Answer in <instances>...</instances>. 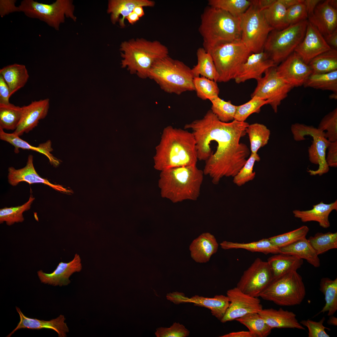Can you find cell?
Wrapping results in <instances>:
<instances>
[{"label":"cell","instance_id":"cell-8","mask_svg":"<svg viewBox=\"0 0 337 337\" xmlns=\"http://www.w3.org/2000/svg\"><path fill=\"white\" fill-rule=\"evenodd\" d=\"M308 21L306 20L283 29L273 30L269 33L263 51L277 66L291 54L303 40Z\"/></svg>","mask_w":337,"mask_h":337},{"label":"cell","instance_id":"cell-17","mask_svg":"<svg viewBox=\"0 0 337 337\" xmlns=\"http://www.w3.org/2000/svg\"><path fill=\"white\" fill-rule=\"evenodd\" d=\"M276 69L278 74L293 88L303 85L312 71L295 52L280 63Z\"/></svg>","mask_w":337,"mask_h":337},{"label":"cell","instance_id":"cell-24","mask_svg":"<svg viewBox=\"0 0 337 337\" xmlns=\"http://www.w3.org/2000/svg\"><path fill=\"white\" fill-rule=\"evenodd\" d=\"M16 308L20 316V321L15 328L7 337H10L15 331L22 329H51L56 332L59 337H66V334L69 332V328L65 322L66 318L63 315H61L56 318L50 320L46 321L28 317L24 315L19 308L16 306Z\"/></svg>","mask_w":337,"mask_h":337},{"label":"cell","instance_id":"cell-26","mask_svg":"<svg viewBox=\"0 0 337 337\" xmlns=\"http://www.w3.org/2000/svg\"><path fill=\"white\" fill-rule=\"evenodd\" d=\"M258 313L271 329L291 328L305 330L298 322L296 315L292 312L282 308L278 310L271 308L263 309Z\"/></svg>","mask_w":337,"mask_h":337},{"label":"cell","instance_id":"cell-12","mask_svg":"<svg viewBox=\"0 0 337 337\" xmlns=\"http://www.w3.org/2000/svg\"><path fill=\"white\" fill-rule=\"evenodd\" d=\"M291 131L296 141L305 140V136L312 137V144L308 149L309 160L311 163L318 165L319 167L316 170H308L310 174L321 176L327 173L330 167L326 161V152L330 142L325 137V132L312 126L299 123L292 124Z\"/></svg>","mask_w":337,"mask_h":337},{"label":"cell","instance_id":"cell-13","mask_svg":"<svg viewBox=\"0 0 337 337\" xmlns=\"http://www.w3.org/2000/svg\"><path fill=\"white\" fill-rule=\"evenodd\" d=\"M264 75L257 80V84L251 97L256 96L268 100L275 113L281 101L287 96L293 88L278 74L276 66L271 67Z\"/></svg>","mask_w":337,"mask_h":337},{"label":"cell","instance_id":"cell-10","mask_svg":"<svg viewBox=\"0 0 337 337\" xmlns=\"http://www.w3.org/2000/svg\"><path fill=\"white\" fill-rule=\"evenodd\" d=\"M18 7L19 12L27 17L39 19L56 30H59L66 18L74 22L77 19L74 14L75 6L71 0H56L50 4L23 0Z\"/></svg>","mask_w":337,"mask_h":337},{"label":"cell","instance_id":"cell-22","mask_svg":"<svg viewBox=\"0 0 337 337\" xmlns=\"http://www.w3.org/2000/svg\"><path fill=\"white\" fill-rule=\"evenodd\" d=\"M82 267L80 256L76 254L71 261L67 263L60 262L52 272L46 273L40 270L37 271V274L41 282L61 286L69 284L70 276L74 273L80 271Z\"/></svg>","mask_w":337,"mask_h":337},{"label":"cell","instance_id":"cell-45","mask_svg":"<svg viewBox=\"0 0 337 337\" xmlns=\"http://www.w3.org/2000/svg\"><path fill=\"white\" fill-rule=\"evenodd\" d=\"M212 103L211 110L221 121L228 122L234 120L237 106L230 101H226L218 96L210 100Z\"/></svg>","mask_w":337,"mask_h":337},{"label":"cell","instance_id":"cell-43","mask_svg":"<svg viewBox=\"0 0 337 337\" xmlns=\"http://www.w3.org/2000/svg\"><path fill=\"white\" fill-rule=\"evenodd\" d=\"M252 0H209L208 5L222 9L234 17H239L251 6Z\"/></svg>","mask_w":337,"mask_h":337},{"label":"cell","instance_id":"cell-21","mask_svg":"<svg viewBox=\"0 0 337 337\" xmlns=\"http://www.w3.org/2000/svg\"><path fill=\"white\" fill-rule=\"evenodd\" d=\"M322 1L308 16V21L325 36L337 29V9L331 5L330 0Z\"/></svg>","mask_w":337,"mask_h":337},{"label":"cell","instance_id":"cell-20","mask_svg":"<svg viewBox=\"0 0 337 337\" xmlns=\"http://www.w3.org/2000/svg\"><path fill=\"white\" fill-rule=\"evenodd\" d=\"M50 105L48 98L32 101L22 107V113L19 123L14 133L20 136L28 133L37 125L40 120L47 115Z\"/></svg>","mask_w":337,"mask_h":337},{"label":"cell","instance_id":"cell-52","mask_svg":"<svg viewBox=\"0 0 337 337\" xmlns=\"http://www.w3.org/2000/svg\"><path fill=\"white\" fill-rule=\"evenodd\" d=\"M304 1L287 9L286 19L289 26L307 20L308 18Z\"/></svg>","mask_w":337,"mask_h":337},{"label":"cell","instance_id":"cell-50","mask_svg":"<svg viewBox=\"0 0 337 337\" xmlns=\"http://www.w3.org/2000/svg\"><path fill=\"white\" fill-rule=\"evenodd\" d=\"M317 128L323 131H326L325 136L330 142L337 141V108L323 117Z\"/></svg>","mask_w":337,"mask_h":337},{"label":"cell","instance_id":"cell-35","mask_svg":"<svg viewBox=\"0 0 337 337\" xmlns=\"http://www.w3.org/2000/svg\"><path fill=\"white\" fill-rule=\"evenodd\" d=\"M320 290L325 296V303L317 315L327 312L328 316L333 315L337 310V278L332 280L322 278L320 282Z\"/></svg>","mask_w":337,"mask_h":337},{"label":"cell","instance_id":"cell-23","mask_svg":"<svg viewBox=\"0 0 337 337\" xmlns=\"http://www.w3.org/2000/svg\"><path fill=\"white\" fill-rule=\"evenodd\" d=\"M7 178L9 183L12 186H16L22 182H25L29 184L42 183L55 190L63 192H67V190L61 186L53 184L46 179L39 175L34 167L33 156L31 154L29 155L26 165L23 168L16 169L12 167H9Z\"/></svg>","mask_w":337,"mask_h":337},{"label":"cell","instance_id":"cell-57","mask_svg":"<svg viewBox=\"0 0 337 337\" xmlns=\"http://www.w3.org/2000/svg\"><path fill=\"white\" fill-rule=\"evenodd\" d=\"M323 37L327 43L331 48L337 49V29L331 33Z\"/></svg>","mask_w":337,"mask_h":337},{"label":"cell","instance_id":"cell-40","mask_svg":"<svg viewBox=\"0 0 337 337\" xmlns=\"http://www.w3.org/2000/svg\"><path fill=\"white\" fill-rule=\"evenodd\" d=\"M235 320L246 326L255 337H266L271 332L272 329L258 313L248 314Z\"/></svg>","mask_w":337,"mask_h":337},{"label":"cell","instance_id":"cell-38","mask_svg":"<svg viewBox=\"0 0 337 337\" xmlns=\"http://www.w3.org/2000/svg\"><path fill=\"white\" fill-rule=\"evenodd\" d=\"M246 132L249 136L251 154L257 153L260 148L266 145L271 134L266 126L258 123L249 125Z\"/></svg>","mask_w":337,"mask_h":337},{"label":"cell","instance_id":"cell-18","mask_svg":"<svg viewBox=\"0 0 337 337\" xmlns=\"http://www.w3.org/2000/svg\"><path fill=\"white\" fill-rule=\"evenodd\" d=\"M331 48L323 35L308 22L304 37L294 52L308 64L315 57Z\"/></svg>","mask_w":337,"mask_h":337},{"label":"cell","instance_id":"cell-5","mask_svg":"<svg viewBox=\"0 0 337 337\" xmlns=\"http://www.w3.org/2000/svg\"><path fill=\"white\" fill-rule=\"evenodd\" d=\"M120 50L122 67L142 79L149 78L157 61L168 56V48L160 42L143 38L122 42Z\"/></svg>","mask_w":337,"mask_h":337},{"label":"cell","instance_id":"cell-48","mask_svg":"<svg viewBox=\"0 0 337 337\" xmlns=\"http://www.w3.org/2000/svg\"><path fill=\"white\" fill-rule=\"evenodd\" d=\"M309 231L307 226H302L293 230L268 238L274 245L280 248L305 237Z\"/></svg>","mask_w":337,"mask_h":337},{"label":"cell","instance_id":"cell-15","mask_svg":"<svg viewBox=\"0 0 337 337\" xmlns=\"http://www.w3.org/2000/svg\"><path fill=\"white\" fill-rule=\"evenodd\" d=\"M227 296L230 304L220 320L222 323L235 320L248 314L258 313L263 309L258 297L246 294L237 287L228 290Z\"/></svg>","mask_w":337,"mask_h":337},{"label":"cell","instance_id":"cell-41","mask_svg":"<svg viewBox=\"0 0 337 337\" xmlns=\"http://www.w3.org/2000/svg\"><path fill=\"white\" fill-rule=\"evenodd\" d=\"M22 107L9 103H0V128L3 129L15 130L20 121Z\"/></svg>","mask_w":337,"mask_h":337},{"label":"cell","instance_id":"cell-32","mask_svg":"<svg viewBox=\"0 0 337 337\" xmlns=\"http://www.w3.org/2000/svg\"><path fill=\"white\" fill-rule=\"evenodd\" d=\"M281 253L291 255L305 259L315 267L320 266L318 255L305 237L280 248Z\"/></svg>","mask_w":337,"mask_h":337},{"label":"cell","instance_id":"cell-36","mask_svg":"<svg viewBox=\"0 0 337 337\" xmlns=\"http://www.w3.org/2000/svg\"><path fill=\"white\" fill-rule=\"evenodd\" d=\"M312 74L327 73L337 70V50L331 48L315 57L309 62Z\"/></svg>","mask_w":337,"mask_h":337},{"label":"cell","instance_id":"cell-28","mask_svg":"<svg viewBox=\"0 0 337 337\" xmlns=\"http://www.w3.org/2000/svg\"><path fill=\"white\" fill-rule=\"evenodd\" d=\"M0 139L10 144L14 147V152L19 153V149L31 150L44 154L48 159L51 165L56 167L60 164L59 160L51 153L53 150L51 142L50 140L41 144L37 147L32 146L27 142L21 139L19 136L14 133H8L5 132L3 129L0 128Z\"/></svg>","mask_w":337,"mask_h":337},{"label":"cell","instance_id":"cell-25","mask_svg":"<svg viewBox=\"0 0 337 337\" xmlns=\"http://www.w3.org/2000/svg\"><path fill=\"white\" fill-rule=\"evenodd\" d=\"M154 1L149 0H110L108 2L107 12L110 15L113 24L119 22L120 27H124L125 20L137 6L152 7Z\"/></svg>","mask_w":337,"mask_h":337},{"label":"cell","instance_id":"cell-16","mask_svg":"<svg viewBox=\"0 0 337 337\" xmlns=\"http://www.w3.org/2000/svg\"><path fill=\"white\" fill-rule=\"evenodd\" d=\"M166 298L175 304L193 303L195 306L208 308L211 310L212 315L220 321L230 304L228 297L223 295H216L213 298L195 295L189 298L182 292L176 291L167 294Z\"/></svg>","mask_w":337,"mask_h":337},{"label":"cell","instance_id":"cell-27","mask_svg":"<svg viewBox=\"0 0 337 337\" xmlns=\"http://www.w3.org/2000/svg\"><path fill=\"white\" fill-rule=\"evenodd\" d=\"M334 210L337 211V200L329 204L321 201L313 205L311 209L305 211L294 210L293 213L295 217L300 219L303 222H316L321 227L327 228L330 226L329 215Z\"/></svg>","mask_w":337,"mask_h":337},{"label":"cell","instance_id":"cell-62","mask_svg":"<svg viewBox=\"0 0 337 337\" xmlns=\"http://www.w3.org/2000/svg\"><path fill=\"white\" fill-rule=\"evenodd\" d=\"M139 18L137 14L133 12L128 16L126 19L129 23L133 24L138 21Z\"/></svg>","mask_w":337,"mask_h":337},{"label":"cell","instance_id":"cell-1","mask_svg":"<svg viewBox=\"0 0 337 337\" xmlns=\"http://www.w3.org/2000/svg\"><path fill=\"white\" fill-rule=\"evenodd\" d=\"M249 124L235 120L220 121L208 110L201 119L185 124L196 141L198 158L205 161L204 175L218 184L224 177H234L245 163L250 154L247 145L240 142L247 134Z\"/></svg>","mask_w":337,"mask_h":337},{"label":"cell","instance_id":"cell-29","mask_svg":"<svg viewBox=\"0 0 337 337\" xmlns=\"http://www.w3.org/2000/svg\"><path fill=\"white\" fill-rule=\"evenodd\" d=\"M218 244L215 237L204 233L194 240L189 247L192 258L196 262L205 263L217 251Z\"/></svg>","mask_w":337,"mask_h":337},{"label":"cell","instance_id":"cell-9","mask_svg":"<svg viewBox=\"0 0 337 337\" xmlns=\"http://www.w3.org/2000/svg\"><path fill=\"white\" fill-rule=\"evenodd\" d=\"M211 54L217 71V82H226L234 78L252 53L241 40L221 44L212 49Z\"/></svg>","mask_w":337,"mask_h":337},{"label":"cell","instance_id":"cell-39","mask_svg":"<svg viewBox=\"0 0 337 337\" xmlns=\"http://www.w3.org/2000/svg\"><path fill=\"white\" fill-rule=\"evenodd\" d=\"M286 11V8L280 0H276L270 7L263 10L269 25L274 30H278L289 26L287 21Z\"/></svg>","mask_w":337,"mask_h":337},{"label":"cell","instance_id":"cell-59","mask_svg":"<svg viewBox=\"0 0 337 337\" xmlns=\"http://www.w3.org/2000/svg\"><path fill=\"white\" fill-rule=\"evenodd\" d=\"M276 0H252L253 3L257 6L261 10L263 11L271 6Z\"/></svg>","mask_w":337,"mask_h":337},{"label":"cell","instance_id":"cell-60","mask_svg":"<svg viewBox=\"0 0 337 337\" xmlns=\"http://www.w3.org/2000/svg\"><path fill=\"white\" fill-rule=\"evenodd\" d=\"M221 337H255L250 331L233 332L220 336Z\"/></svg>","mask_w":337,"mask_h":337},{"label":"cell","instance_id":"cell-64","mask_svg":"<svg viewBox=\"0 0 337 337\" xmlns=\"http://www.w3.org/2000/svg\"><path fill=\"white\" fill-rule=\"evenodd\" d=\"M330 317L327 321V323L330 325L334 326L337 325V318L333 315L330 316Z\"/></svg>","mask_w":337,"mask_h":337},{"label":"cell","instance_id":"cell-61","mask_svg":"<svg viewBox=\"0 0 337 337\" xmlns=\"http://www.w3.org/2000/svg\"><path fill=\"white\" fill-rule=\"evenodd\" d=\"M286 9L298 3L303 2L304 0H280Z\"/></svg>","mask_w":337,"mask_h":337},{"label":"cell","instance_id":"cell-34","mask_svg":"<svg viewBox=\"0 0 337 337\" xmlns=\"http://www.w3.org/2000/svg\"><path fill=\"white\" fill-rule=\"evenodd\" d=\"M220 245L221 247L225 250L242 249L252 252H261L265 254L281 253L280 248L272 243L268 238L247 243L224 241Z\"/></svg>","mask_w":337,"mask_h":337},{"label":"cell","instance_id":"cell-6","mask_svg":"<svg viewBox=\"0 0 337 337\" xmlns=\"http://www.w3.org/2000/svg\"><path fill=\"white\" fill-rule=\"evenodd\" d=\"M149 78L169 93L180 95L186 91L195 90L192 69L182 61L168 56L155 62Z\"/></svg>","mask_w":337,"mask_h":337},{"label":"cell","instance_id":"cell-42","mask_svg":"<svg viewBox=\"0 0 337 337\" xmlns=\"http://www.w3.org/2000/svg\"><path fill=\"white\" fill-rule=\"evenodd\" d=\"M308 240L319 255L337 248V232H317Z\"/></svg>","mask_w":337,"mask_h":337},{"label":"cell","instance_id":"cell-55","mask_svg":"<svg viewBox=\"0 0 337 337\" xmlns=\"http://www.w3.org/2000/svg\"><path fill=\"white\" fill-rule=\"evenodd\" d=\"M16 0H0V15L2 17L11 13L19 12L18 6H15Z\"/></svg>","mask_w":337,"mask_h":337},{"label":"cell","instance_id":"cell-31","mask_svg":"<svg viewBox=\"0 0 337 337\" xmlns=\"http://www.w3.org/2000/svg\"><path fill=\"white\" fill-rule=\"evenodd\" d=\"M1 75L8 85L12 95L23 87L27 82L29 75L26 66L14 64L0 70Z\"/></svg>","mask_w":337,"mask_h":337},{"label":"cell","instance_id":"cell-19","mask_svg":"<svg viewBox=\"0 0 337 337\" xmlns=\"http://www.w3.org/2000/svg\"><path fill=\"white\" fill-rule=\"evenodd\" d=\"M276 66L264 51L252 53L241 67L234 78L238 84L252 79L256 81L261 78L262 74L269 68Z\"/></svg>","mask_w":337,"mask_h":337},{"label":"cell","instance_id":"cell-47","mask_svg":"<svg viewBox=\"0 0 337 337\" xmlns=\"http://www.w3.org/2000/svg\"><path fill=\"white\" fill-rule=\"evenodd\" d=\"M251 98L247 102L237 106L234 120L245 121L250 115L254 113H259L263 106L269 104L268 100H263L259 97L254 96Z\"/></svg>","mask_w":337,"mask_h":337},{"label":"cell","instance_id":"cell-46","mask_svg":"<svg viewBox=\"0 0 337 337\" xmlns=\"http://www.w3.org/2000/svg\"><path fill=\"white\" fill-rule=\"evenodd\" d=\"M194 90L201 99L210 100L218 96L219 89L217 82L203 76L195 77L193 79Z\"/></svg>","mask_w":337,"mask_h":337},{"label":"cell","instance_id":"cell-53","mask_svg":"<svg viewBox=\"0 0 337 337\" xmlns=\"http://www.w3.org/2000/svg\"><path fill=\"white\" fill-rule=\"evenodd\" d=\"M325 320V318L323 317L318 322L308 319L302 320L300 323L308 328V337H329L330 335L325 332V330H330V329L323 325Z\"/></svg>","mask_w":337,"mask_h":337},{"label":"cell","instance_id":"cell-14","mask_svg":"<svg viewBox=\"0 0 337 337\" xmlns=\"http://www.w3.org/2000/svg\"><path fill=\"white\" fill-rule=\"evenodd\" d=\"M273 279L267 262L257 258L244 271L236 287L246 294L258 297Z\"/></svg>","mask_w":337,"mask_h":337},{"label":"cell","instance_id":"cell-54","mask_svg":"<svg viewBox=\"0 0 337 337\" xmlns=\"http://www.w3.org/2000/svg\"><path fill=\"white\" fill-rule=\"evenodd\" d=\"M327 149L328 152L325 159L329 167H337V141L330 142Z\"/></svg>","mask_w":337,"mask_h":337},{"label":"cell","instance_id":"cell-44","mask_svg":"<svg viewBox=\"0 0 337 337\" xmlns=\"http://www.w3.org/2000/svg\"><path fill=\"white\" fill-rule=\"evenodd\" d=\"M35 198L31 195L28 201L23 204L16 207H5L0 209V223L5 222L11 226L15 223L22 222L24 220L23 213L29 210Z\"/></svg>","mask_w":337,"mask_h":337},{"label":"cell","instance_id":"cell-33","mask_svg":"<svg viewBox=\"0 0 337 337\" xmlns=\"http://www.w3.org/2000/svg\"><path fill=\"white\" fill-rule=\"evenodd\" d=\"M197 64L192 69L194 78L203 76L217 82L219 76L210 54L203 48H199L197 51Z\"/></svg>","mask_w":337,"mask_h":337},{"label":"cell","instance_id":"cell-2","mask_svg":"<svg viewBox=\"0 0 337 337\" xmlns=\"http://www.w3.org/2000/svg\"><path fill=\"white\" fill-rule=\"evenodd\" d=\"M154 157V168L162 171L172 168L196 165L195 140L191 132L168 126L164 129Z\"/></svg>","mask_w":337,"mask_h":337},{"label":"cell","instance_id":"cell-37","mask_svg":"<svg viewBox=\"0 0 337 337\" xmlns=\"http://www.w3.org/2000/svg\"><path fill=\"white\" fill-rule=\"evenodd\" d=\"M303 86L322 90H329L337 95V70L319 74H311Z\"/></svg>","mask_w":337,"mask_h":337},{"label":"cell","instance_id":"cell-56","mask_svg":"<svg viewBox=\"0 0 337 337\" xmlns=\"http://www.w3.org/2000/svg\"><path fill=\"white\" fill-rule=\"evenodd\" d=\"M12 95L8 85L0 75V103H10L9 99Z\"/></svg>","mask_w":337,"mask_h":337},{"label":"cell","instance_id":"cell-30","mask_svg":"<svg viewBox=\"0 0 337 337\" xmlns=\"http://www.w3.org/2000/svg\"><path fill=\"white\" fill-rule=\"evenodd\" d=\"M267 262L273 279L292 271H297L303 264L302 259L290 254L279 253L269 257Z\"/></svg>","mask_w":337,"mask_h":337},{"label":"cell","instance_id":"cell-51","mask_svg":"<svg viewBox=\"0 0 337 337\" xmlns=\"http://www.w3.org/2000/svg\"><path fill=\"white\" fill-rule=\"evenodd\" d=\"M190 331L183 325L175 322L169 328L160 327L155 334L157 337H186Z\"/></svg>","mask_w":337,"mask_h":337},{"label":"cell","instance_id":"cell-63","mask_svg":"<svg viewBox=\"0 0 337 337\" xmlns=\"http://www.w3.org/2000/svg\"><path fill=\"white\" fill-rule=\"evenodd\" d=\"M133 12L137 14L139 17H143L144 15L143 7L142 6H139L136 7L134 9Z\"/></svg>","mask_w":337,"mask_h":337},{"label":"cell","instance_id":"cell-11","mask_svg":"<svg viewBox=\"0 0 337 337\" xmlns=\"http://www.w3.org/2000/svg\"><path fill=\"white\" fill-rule=\"evenodd\" d=\"M239 17L241 41L252 53L263 51L269 34L274 29L268 23L263 11L252 2Z\"/></svg>","mask_w":337,"mask_h":337},{"label":"cell","instance_id":"cell-58","mask_svg":"<svg viewBox=\"0 0 337 337\" xmlns=\"http://www.w3.org/2000/svg\"><path fill=\"white\" fill-rule=\"evenodd\" d=\"M321 1L320 0H304L303 3L305 6L308 16L313 12L317 5Z\"/></svg>","mask_w":337,"mask_h":337},{"label":"cell","instance_id":"cell-3","mask_svg":"<svg viewBox=\"0 0 337 337\" xmlns=\"http://www.w3.org/2000/svg\"><path fill=\"white\" fill-rule=\"evenodd\" d=\"M204 175L203 171L196 165L161 171L158 185L161 197L174 203L197 200L200 195Z\"/></svg>","mask_w":337,"mask_h":337},{"label":"cell","instance_id":"cell-4","mask_svg":"<svg viewBox=\"0 0 337 337\" xmlns=\"http://www.w3.org/2000/svg\"><path fill=\"white\" fill-rule=\"evenodd\" d=\"M198 30L203 38V48L207 52L219 44L241 39L239 17L209 6L201 15Z\"/></svg>","mask_w":337,"mask_h":337},{"label":"cell","instance_id":"cell-7","mask_svg":"<svg viewBox=\"0 0 337 337\" xmlns=\"http://www.w3.org/2000/svg\"><path fill=\"white\" fill-rule=\"evenodd\" d=\"M305 295L302 276L292 271L273 279L259 297L280 306H292L300 304Z\"/></svg>","mask_w":337,"mask_h":337},{"label":"cell","instance_id":"cell-49","mask_svg":"<svg viewBox=\"0 0 337 337\" xmlns=\"http://www.w3.org/2000/svg\"><path fill=\"white\" fill-rule=\"evenodd\" d=\"M260 160V158L257 153L251 154L249 157L238 173L233 177V183L238 186H241L254 179L256 173L253 171V167L256 162Z\"/></svg>","mask_w":337,"mask_h":337}]
</instances>
